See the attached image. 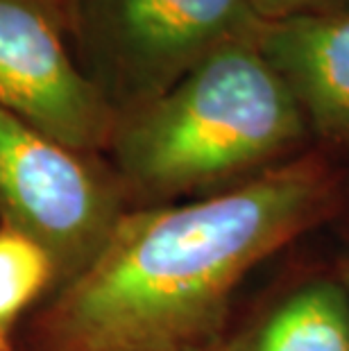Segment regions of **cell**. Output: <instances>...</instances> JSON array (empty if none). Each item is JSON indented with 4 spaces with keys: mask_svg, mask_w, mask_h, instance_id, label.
I'll use <instances>...</instances> for the list:
<instances>
[{
    "mask_svg": "<svg viewBox=\"0 0 349 351\" xmlns=\"http://www.w3.org/2000/svg\"><path fill=\"white\" fill-rule=\"evenodd\" d=\"M252 351H349V295L343 283L313 281L279 302Z\"/></svg>",
    "mask_w": 349,
    "mask_h": 351,
    "instance_id": "cell-7",
    "label": "cell"
},
{
    "mask_svg": "<svg viewBox=\"0 0 349 351\" xmlns=\"http://www.w3.org/2000/svg\"><path fill=\"white\" fill-rule=\"evenodd\" d=\"M250 0H84L80 27L102 80L132 109L258 25Z\"/></svg>",
    "mask_w": 349,
    "mask_h": 351,
    "instance_id": "cell-3",
    "label": "cell"
},
{
    "mask_svg": "<svg viewBox=\"0 0 349 351\" xmlns=\"http://www.w3.org/2000/svg\"><path fill=\"white\" fill-rule=\"evenodd\" d=\"M0 206L53 258L55 272L84 270L98 256L121 211L114 191L75 150L0 109Z\"/></svg>",
    "mask_w": 349,
    "mask_h": 351,
    "instance_id": "cell-4",
    "label": "cell"
},
{
    "mask_svg": "<svg viewBox=\"0 0 349 351\" xmlns=\"http://www.w3.org/2000/svg\"><path fill=\"white\" fill-rule=\"evenodd\" d=\"M55 263L23 231L0 229V349L10 324L53 279Z\"/></svg>",
    "mask_w": 349,
    "mask_h": 351,
    "instance_id": "cell-8",
    "label": "cell"
},
{
    "mask_svg": "<svg viewBox=\"0 0 349 351\" xmlns=\"http://www.w3.org/2000/svg\"><path fill=\"white\" fill-rule=\"evenodd\" d=\"M252 41L293 93L309 132L349 141V12L258 21Z\"/></svg>",
    "mask_w": 349,
    "mask_h": 351,
    "instance_id": "cell-6",
    "label": "cell"
},
{
    "mask_svg": "<svg viewBox=\"0 0 349 351\" xmlns=\"http://www.w3.org/2000/svg\"><path fill=\"white\" fill-rule=\"evenodd\" d=\"M0 109L75 152L116 132L111 102L73 62L48 0H0Z\"/></svg>",
    "mask_w": 349,
    "mask_h": 351,
    "instance_id": "cell-5",
    "label": "cell"
},
{
    "mask_svg": "<svg viewBox=\"0 0 349 351\" xmlns=\"http://www.w3.org/2000/svg\"><path fill=\"white\" fill-rule=\"evenodd\" d=\"M331 191L329 168L302 156L195 202L123 213L50 313L53 349H189L250 270L320 218Z\"/></svg>",
    "mask_w": 349,
    "mask_h": 351,
    "instance_id": "cell-1",
    "label": "cell"
},
{
    "mask_svg": "<svg viewBox=\"0 0 349 351\" xmlns=\"http://www.w3.org/2000/svg\"><path fill=\"white\" fill-rule=\"evenodd\" d=\"M180 351H189V349H180Z\"/></svg>",
    "mask_w": 349,
    "mask_h": 351,
    "instance_id": "cell-11",
    "label": "cell"
},
{
    "mask_svg": "<svg viewBox=\"0 0 349 351\" xmlns=\"http://www.w3.org/2000/svg\"><path fill=\"white\" fill-rule=\"evenodd\" d=\"M250 3L261 21L349 12V0H250Z\"/></svg>",
    "mask_w": 349,
    "mask_h": 351,
    "instance_id": "cell-9",
    "label": "cell"
},
{
    "mask_svg": "<svg viewBox=\"0 0 349 351\" xmlns=\"http://www.w3.org/2000/svg\"><path fill=\"white\" fill-rule=\"evenodd\" d=\"M309 125L252 36L225 43L116 125L118 161L154 195H177L272 168Z\"/></svg>",
    "mask_w": 349,
    "mask_h": 351,
    "instance_id": "cell-2",
    "label": "cell"
},
{
    "mask_svg": "<svg viewBox=\"0 0 349 351\" xmlns=\"http://www.w3.org/2000/svg\"><path fill=\"white\" fill-rule=\"evenodd\" d=\"M343 286H345V290H347V295H349V270L345 272V281H343Z\"/></svg>",
    "mask_w": 349,
    "mask_h": 351,
    "instance_id": "cell-10",
    "label": "cell"
}]
</instances>
